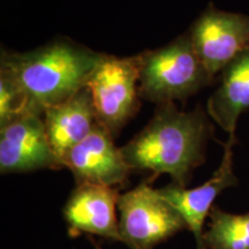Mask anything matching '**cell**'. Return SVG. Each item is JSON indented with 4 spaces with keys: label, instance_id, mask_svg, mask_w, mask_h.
<instances>
[{
    "label": "cell",
    "instance_id": "cell-1",
    "mask_svg": "<svg viewBox=\"0 0 249 249\" xmlns=\"http://www.w3.org/2000/svg\"><path fill=\"white\" fill-rule=\"evenodd\" d=\"M211 138L213 127L203 108L185 112L171 103L158 105L154 118L121 152L130 170L154 174L150 181L169 174L173 183L187 187L195 169L204 163Z\"/></svg>",
    "mask_w": 249,
    "mask_h": 249
},
{
    "label": "cell",
    "instance_id": "cell-2",
    "mask_svg": "<svg viewBox=\"0 0 249 249\" xmlns=\"http://www.w3.org/2000/svg\"><path fill=\"white\" fill-rule=\"evenodd\" d=\"M102 54L70 40L23 53L2 51L0 76L20 90L29 113L42 116L86 87Z\"/></svg>",
    "mask_w": 249,
    "mask_h": 249
},
{
    "label": "cell",
    "instance_id": "cell-3",
    "mask_svg": "<svg viewBox=\"0 0 249 249\" xmlns=\"http://www.w3.org/2000/svg\"><path fill=\"white\" fill-rule=\"evenodd\" d=\"M141 55L140 96L157 105L185 101L214 80L198 58L188 33Z\"/></svg>",
    "mask_w": 249,
    "mask_h": 249
},
{
    "label": "cell",
    "instance_id": "cell-4",
    "mask_svg": "<svg viewBox=\"0 0 249 249\" xmlns=\"http://www.w3.org/2000/svg\"><path fill=\"white\" fill-rule=\"evenodd\" d=\"M141 61V53L126 58L103 53L87 81L98 123L113 136L140 108Z\"/></svg>",
    "mask_w": 249,
    "mask_h": 249
},
{
    "label": "cell",
    "instance_id": "cell-5",
    "mask_svg": "<svg viewBox=\"0 0 249 249\" xmlns=\"http://www.w3.org/2000/svg\"><path fill=\"white\" fill-rule=\"evenodd\" d=\"M150 183L140 182L118 200L121 242L130 249H154L187 230L181 214Z\"/></svg>",
    "mask_w": 249,
    "mask_h": 249
},
{
    "label": "cell",
    "instance_id": "cell-6",
    "mask_svg": "<svg viewBox=\"0 0 249 249\" xmlns=\"http://www.w3.org/2000/svg\"><path fill=\"white\" fill-rule=\"evenodd\" d=\"M188 34L198 58L214 77L249 46V15L222 11L210 2Z\"/></svg>",
    "mask_w": 249,
    "mask_h": 249
},
{
    "label": "cell",
    "instance_id": "cell-7",
    "mask_svg": "<svg viewBox=\"0 0 249 249\" xmlns=\"http://www.w3.org/2000/svg\"><path fill=\"white\" fill-rule=\"evenodd\" d=\"M62 167L50 145L42 116L28 113L0 126L1 174L60 170Z\"/></svg>",
    "mask_w": 249,
    "mask_h": 249
},
{
    "label": "cell",
    "instance_id": "cell-8",
    "mask_svg": "<svg viewBox=\"0 0 249 249\" xmlns=\"http://www.w3.org/2000/svg\"><path fill=\"white\" fill-rule=\"evenodd\" d=\"M62 165L73 173L76 185L92 183L123 188L132 172L114 136L97 124L85 140L62 158Z\"/></svg>",
    "mask_w": 249,
    "mask_h": 249
},
{
    "label": "cell",
    "instance_id": "cell-9",
    "mask_svg": "<svg viewBox=\"0 0 249 249\" xmlns=\"http://www.w3.org/2000/svg\"><path fill=\"white\" fill-rule=\"evenodd\" d=\"M235 144L236 136H229L223 144L224 155L219 167L201 186L187 188L171 182L158 189L165 200L181 214L187 230L194 234L196 249H207L204 246V224L218 195L230 187L238 185V178L233 171V147Z\"/></svg>",
    "mask_w": 249,
    "mask_h": 249
},
{
    "label": "cell",
    "instance_id": "cell-10",
    "mask_svg": "<svg viewBox=\"0 0 249 249\" xmlns=\"http://www.w3.org/2000/svg\"><path fill=\"white\" fill-rule=\"evenodd\" d=\"M119 188L81 183L76 185L62 209L68 234L97 235L111 241H120L117 217Z\"/></svg>",
    "mask_w": 249,
    "mask_h": 249
},
{
    "label": "cell",
    "instance_id": "cell-11",
    "mask_svg": "<svg viewBox=\"0 0 249 249\" xmlns=\"http://www.w3.org/2000/svg\"><path fill=\"white\" fill-rule=\"evenodd\" d=\"M43 116L50 145L61 164L64 156L98 124L91 93L87 87L67 101L49 107Z\"/></svg>",
    "mask_w": 249,
    "mask_h": 249
},
{
    "label": "cell",
    "instance_id": "cell-12",
    "mask_svg": "<svg viewBox=\"0 0 249 249\" xmlns=\"http://www.w3.org/2000/svg\"><path fill=\"white\" fill-rule=\"evenodd\" d=\"M219 86L208 101V114L229 136H235L239 117L249 108V46L220 71Z\"/></svg>",
    "mask_w": 249,
    "mask_h": 249
},
{
    "label": "cell",
    "instance_id": "cell-13",
    "mask_svg": "<svg viewBox=\"0 0 249 249\" xmlns=\"http://www.w3.org/2000/svg\"><path fill=\"white\" fill-rule=\"evenodd\" d=\"M204 246L207 249H249V213H231L213 205Z\"/></svg>",
    "mask_w": 249,
    "mask_h": 249
},
{
    "label": "cell",
    "instance_id": "cell-14",
    "mask_svg": "<svg viewBox=\"0 0 249 249\" xmlns=\"http://www.w3.org/2000/svg\"><path fill=\"white\" fill-rule=\"evenodd\" d=\"M26 98L17 87L4 76H0V126L28 114Z\"/></svg>",
    "mask_w": 249,
    "mask_h": 249
},
{
    "label": "cell",
    "instance_id": "cell-15",
    "mask_svg": "<svg viewBox=\"0 0 249 249\" xmlns=\"http://www.w3.org/2000/svg\"><path fill=\"white\" fill-rule=\"evenodd\" d=\"M89 240H90V242H91V245L93 246V249H102V247H101V246H99L98 244H97V242H96L95 240H93V239L91 238V236H89Z\"/></svg>",
    "mask_w": 249,
    "mask_h": 249
}]
</instances>
